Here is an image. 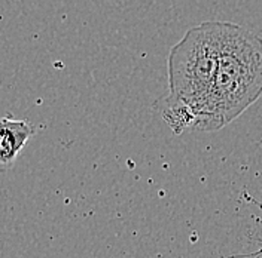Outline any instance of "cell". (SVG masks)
<instances>
[{
	"label": "cell",
	"mask_w": 262,
	"mask_h": 258,
	"mask_svg": "<svg viewBox=\"0 0 262 258\" xmlns=\"http://www.w3.org/2000/svg\"><path fill=\"white\" fill-rule=\"evenodd\" d=\"M217 25L219 64L207 132L231 123L262 95V37L240 24Z\"/></svg>",
	"instance_id": "cell-1"
},
{
	"label": "cell",
	"mask_w": 262,
	"mask_h": 258,
	"mask_svg": "<svg viewBox=\"0 0 262 258\" xmlns=\"http://www.w3.org/2000/svg\"><path fill=\"white\" fill-rule=\"evenodd\" d=\"M217 64V21H206L188 29L168 54L170 94L163 99L189 109L195 119L194 131L207 132Z\"/></svg>",
	"instance_id": "cell-2"
},
{
	"label": "cell",
	"mask_w": 262,
	"mask_h": 258,
	"mask_svg": "<svg viewBox=\"0 0 262 258\" xmlns=\"http://www.w3.org/2000/svg\"><path fill=\"white\" fill-rule=\"evenodd\" d=\"M34 134V128L29 120H16L3 117L0 122V166L3 171L9 169L21 150Z\"/></svg>",
	"instance_id": "cell-3"
}]
</instances>
